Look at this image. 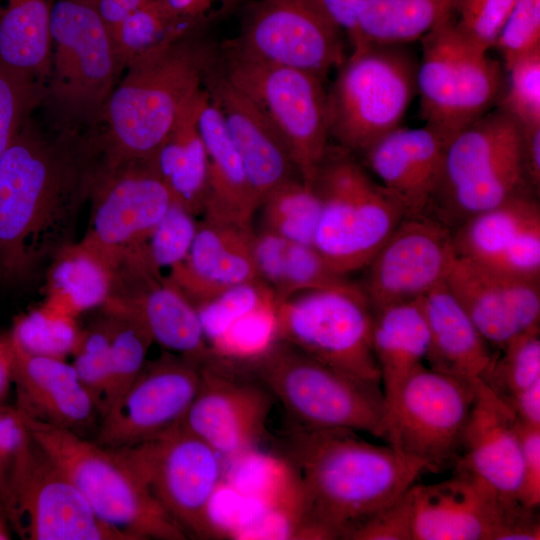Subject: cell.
<instances>
[{
  "label": "cell",
  "instance_id": "ac0fdd59",
  "mask_svg": "<svg viewBox=\"0 0 540 540\" xmlns=\"http://www.w3.org/2000/svg\"><path fill=\"white\" fill-rule=\"evenodd\" d=\"M343 32L318 0H257L246 7L239 35L227 42L246 56L325 82L347 58Z\"/></svg>",
  "mask_w": 540,
  "mask_h": 540
},
{
  "label": "cell",
  "instance_id": "ee69618b",
  "mask_svg": "<svg viewBox=\"0 0 540 540\" xmlns=\"http://www.w3.org/2000/svg\"><path fill=\"white\" fill-rule=\"evenodd\" d=\"M274 302H278L274 292L256 278L195 306L208 346L239 317Z\"/></svg>",
  "mask_w": 540,
  "mask_h": 540
},
{
  "label": "cell",
  "instance_id": "ba28073f",
  "mask_svg": "<svg viewBox=\"0 0 540 540\" xmlns=\"http://www.w3.org/2000/svg\"><path fill=\"white\" fill-rule=\"evenodd\" d=\"M50 66L40 102L55 129L93 127L122 68L110 31L88 0H56L50 25Z\"/></svg>",
  "mask_w": 540,
  "mask_h": 540
},
{
  "label": "cell",
  "instance_id": "681fc988",
  "mask_svg": "<svg viewBox=\"0 0 540 540\" xmlns=\"http://www.w3.org/2000/svg\"><path fill=\"white\" fill-rule=\"evenodd\" d=\"M40 101L39 90L0 64V158Z\"/></svg>",
  "mask_w": 540,
  "mask_h": 540
},
{
  "label": "cell",
  "instance_id": "6da1fadb",
  "mask_svg": "<svg viewBox=\"0 0 540 540\" xmlns=\"http://www.w3.org/2000/svg\"><path fill=\"white\" fill-rule=\"evenodd\" d=\"M99 154L87 138L28 119L0 158V283L20 286L75 241Z\"/></svg>",
  "mask_w": 540,
  "mask_h": 540
},
{
  "label": "cell",
  "instance_id": "e0dca14e",
  "mask_svg": "<svg viewBox=\"0 0 540 540\" xmlns=\"http://www.w3.org/2000/svg\"><path fill=\"white\" fill-rule=\"evenodd\" d=\"M413 540H538L536 510L500 498L466 470L414 484Z\"/></svg>",
  "mask_w": 540,
  "mask_h": 540
},
{
  "label": "cell",
  "instance_id": "bcb514c9",
  "mask_svg": "<svg viewBox=\"0 0 540 540\" xmlns=\"http://www.w3.org/2000/svg\"><path fill=\"white\" fill-rule=\"evenodd\" d=\"M509 82L496 107L522 129L540 126V49L516 60L507 70Z\"/></svg>",
  "mask_w": 540,
  "mask_h": 540
},
{
  "label": "cell",
  "instance_id": "44dd1931",
  "mask_svg": "<svg viewBox=\"0 0 540 540\" xmlns=\"http://www.w3.org/2000/svg\"><path fill=\"white\" fill-rule=\"evenodd\" d=\"M200 364L170 351L146 361L123 397L101 419L95 441L119 449L180 422L200 386Z\"/></svg>",
  "mask_w": 540,
  "mask_h": 540
},
{
  "label": "cell",
  "instance_id": "30bf717a",
  "mask_svg": "<svg viewBox=\"0 0 540 540\" xmlns=\"http://www.w3.org/2000/svg\"><path fill=\"white\" fill-rule=\"evenodd\" d=\"M115 450L188 539L225 535L211 512L223 460L182 420L146 441Z\"/></svg>",
  "mask_w": 540,
  "mask_h": 540
},
{
  "label": "cell",
  "instance_id": "4fadbf2b",
  "mask_svg": "<svg viewBox=\"0 0 540 540\" xmlns=\"http://www.w3.org/2000/svg\"><path fill=\"white\" fill-rule=\"evenodd\" d=\"M220 62L231 83L278 129L301 179L311 185L329 146L324 81L299 69L246 56L227 41L220 44Z\"/></svg>",
  "mask_w": 540,
  "mask_h": 540
},
{
  "label": "cell",
  "instance_id": "7bdbcfd3",
  "mask_svg": "<svg viewBox=\"0 0 540 540\" xmlns=\"http://www.w3.org/2000/svg\"><path fill=\"white\" fill-rule=\"evenodd\" d=\"M198 223L195 215L174 200L139 251L145 264L157 274L180 264L189 253Z\"/></svg>",
  "mask_w": 540,
  "mask_h": 540
},
{
  "label": "cell",
  "instance_id": "d590c367",
  "mask_svg": "<svg viewBox=\"0 0 540 540\" xmlns=\"http://www.w3.org/2000/svg\"><path fill=\"white\" fill-rule=\"evenodd\" d=\"M453 0H361L352 50L364 45H407L450 18Z\"/></svg>",
  "mask_w": 540,
  "mask_h": 540
},
{
  "label": "cell",
  "instance_id": "f546056e",
  "mask_svg": "<svg viewBox=\"0 0 540 540\" xmlns=\"http://www.w3.org/2000/svg\"><path fill=\"white\" fill-rule=\"evenodd\" d=\"M198 124L208 155L207 194L202 215L223 222L252 224L259 198L222 114L205 89Z\"/></svg>",
  "mask_w": 540,
  "mask_h": 540
},
{
  "label": "cell",
  "instance_id": "7c38bea8",
  "mask_svg": "<svg viewBox=\"0 0 540 540\" xmlns=\"http://www.w3.org/2000/svg\"><path fill=\"white\" fill-rule=\"evenodd\" d=\"M277 340L353 377L380 385L373 309L360 285L312 289L278 302Z\"/></svg>",
  "mask_w": 540,
  "mask_h": 540
},
{
  "label": "cell",
  "instance_id": "f5cc1de1",
  "mask_svg": "<svg viewBox=\"0 0 540 540\" xmlns=\"http://www.w3.org/2000/svg\"><path fill=\"white\" fill-rule=\"evenodd\" d=\"M522 453V479L519 502L529 509L540 505V427L516 421Z\"/></svg>",
  "mask_w": 540,
  "mask_h": 540
},
{
  "label": "cell",
  "instance_id": "9c48e42d",
  "mask_svg": "<svg viewBox=\"0 0 540 540\" xmlns=\"http://www.w3.org/2000/svg\"><path fill=\"white\" fill-rule=\"evenodd\" d=\"M418 60L406 45L352 50L327 91L329 136L354 155L400 126L417 94Z\"/></svg>",
  "mask_w": 540,
  "mask_h": 540
},
{
  "label": "cell",
  "instance_id": "cb8c5ba5",
  "mask_svg": "<svg viewBox=\"0 0 540 540\" xmlns=\"http://www.w3.org/2000/svg\"><path fill=\"white\" fill-rule=\"evenodd\" d=\"M202 86L222 114L259 203L276 186L301 178L284 138L263 110L231 83L220 54Z\"/></svg>",
  "mask_w": 540,
  "mask_h": 540
},
{
  "label": "cell",
  "instance_id": "94428289",
  "mask_svg": "<svg viewBox=\"0 0 540 540\" xmlns=\"http://www.w3.org/2000/svg\"><path fill=\"white\" fill-rule=\"evenodd\" d=\"M10 525L7 521L6 515L0 506V540L11 539Z\"/></svg>",
  "mask_w": 540,
  "mask_h": 540
},
{
  "label": "cell",
  "instance_id": "83f0119b",
  "mask_svg": "<svg viewBox=\"0 0 540 540\" xmlns=\"http://www.w3.org/2000/svg\"><path fill=\"white\" fill-rule=\"evenodd\" d=\"M446 142L434 130L399 126L363 154L377 181L404 207L407 216L425 214L439 180Z\"/></svg>",
  "mask_w": 540,
  "mask_h": 540
},
{
  "label": "cell",
  "instance_id": "484cf974",
  "mask_svg": "<svg viewBox=\"0 0 540 540\" xmlns=\"http://www.w3.org/2000/svg\"><path fill=\"white\" fill-rule=\"evenodd\" d=\"M455 466L469 472L500 498L519 502L522 453L516 419L482 381L475 386L462 453Z\"/></svg>",
  "mask_w": 540,
  "mask_h": 540
},
{
  "label": "cell",
  "instance_id": "6f0895ef",
  "mask_svg": "<svg viewBox=\"0 0 540 540\" xmlns=\"http://www.w3.org/2000/svg\"><path fill=\"white\" fill-rule=\"evenodd\" d=\"M97 10L109 31L147 0H88Z\"/></svg>",
  "mask_w": 540,
  "mask_h": 540
},
{
  "label": "cell",
  "instance_id": "5bb4252c",
  "mask_svg": "<svg viewBox=\"0 0 540 540\" xmlns=\"http://www.w3.org/2000/svg\"><path fill=\"white\" fill-rule=\"evenodd\" d=\"M475 386L420 366L388 408L380 438L421 461L427 471L456 463L462 453Z\"/></svg>",
  "mask_w": 540,
  "mask_h": 540
},
{
  "label": "cell",
  "instance_id": "8992f818",
  "mask_svg": "<svg viewBox=\"0 0 540 540\" xmlns=\"http://www.w3.org/2000/svg\"><path fill=\"white\" fill-rule=\"evenodd\" d=\"M20 415L32 438L101 520L133 540L188 539L115 449Z\"/></svg>",
  "mask_w": 540,
  "mask_h": 540
},
{
  "label": "cell",
  "instance_id": "7dc6e473",
  "mask_svg": "<svg viewBox=\"0 0 540 540\" xmlns=\"http://www.w3.org/2000/svg\"><path fill=\"white\" fill-rule=\"evenodd\" d=\"M516 0H453L450 21L471 44L488 52Z\"/></svg>",
  "mask_w": 540,
  "mask_h": 540
},
{
  "label": "cell",
  "instance_id": "8fae6325",
  "mask_svg": "<svg viewBox=\"0 0 540 540\" xmlns=\"http://www.w3.org/2000/svg\"><path fill=\"white\" fill-rule=\"evenodd\" d=\"M420 41V115L448 143L497 105L504 90L503 70L488 52L466 40L450 18Z\"/></svg>",
  "mask_w": 540,
  "mask_h": 540
},
{
  "label": "cell",
  "instance_id": "4316f807",
  "mask_svg": "<svg viewBox=\"0 0 540 540\" xmlns=\"http://www.w3.org/2000/svg\"><path fill=\"white\" fill-rule=\"evenodd\" d=\"M252 224L204 218L186 258L169 270L172 281L195 305L257 278Z\"/></svg>",
  "mask_w": 540,
  "mask_h": 540
},
{
  "label": "cell",
  "instance_id": "d4e9b609",
  "mask_svg": "<svg viewBox=\"0 0 540 540\" xmlns=\"http://www.w3.org/2000/svg\"><path fill=\"white\" fill-rule=\"evenodd\" d=\"M10 346L18 412L84 436L101 417L73 365L64 359L24 352L11 342Z\"/></svg>",
  "mask_w": 540,
  "mask_h": 540
},
{
  "label": "cell",
  "instance_id": "c3c4849f",
  "mask_svg": "<svg viewBox=\"0 0 540 540\" xmlns=\"http://www.w3.org/2000/svg\"><path fill=\"white\" fill-rule=\"evenodd\" d=\"M506 71L519 58L540 49V0H516L495 43Z\"/></svg>",
  "mask_w": 540,
  "mask_h": 540
},
{
  "label": "cell",
  "instance_id": "e575fe53",
  "mask_svg": "<svg viewBox=\"0 0 540 540\" xmlns=\"http://www.w3.org/2000/svg\"><path fill=\"white\" fill-rule=\"evenodd\" d=\"M116 273L117 267L101 252L82 239L75 240L48 265L44 300L78 318L108 302Z\"/></svg>",
  "mask_w": 540,
  "mask_h": 540
},
{
  "label": "cell",
  "instance_id": "52a82bcc",
  "mask_svg": "<svg viewBox=\"0 0 540 540\" xmlns=\"http://www.w3.org/2000/svg\"><path fill=\"white\" fill-rule=\"evenodd\" d=\"M311 185L321 203L314 246L342 274L364 269L407 217L401 203L338 145L328 146Z\"/></svg>",
  "mask_w": 540,
  "mask_h": 540
},
{
  "label": "cell",
  "instance_id": "816d5d0a",
  "mask_svg": "<svg viewBox=\"0 0 540 540\" xmlns=\"http://www.w3.org/2000/svg\"><path fill=\"white\" fill-rule=\"evenodd\" d=\"M28 434L18 410L0 406V505L7 496L14 467Z\"/></svg>",
  "mask_w": 540,
  "mask_h": 540
},
{
  "label": "cell",
  "instance_id": "836d02e7",
  "mask_svg": "<svg viewBox=\"0 0 540 540\" xmlns=\"http://www.w3.org/2000/svg\"><path fill=\"white\" fill-rule=\"evenodd\" d=\"M56 0H0V64L40 91L51 51L50 25Z\"/></svg>",
  "mask_w": 540,
  "mask_h": 540
},
{
  "label": "cell",
  "instance_id": "277c9868",
  "mask_svg": "<svg viewBox=\"0 0 540 540\" xmlns=\"http://www.w3.org/2000/svg\"><path fill=\"white\" fill-rule=\"evenodd\" d=\"M525 192L536 193L523 166L522 128L496 107L446 144L425 214L452 231L468 218Z\"/></svg>",
  "mask_w": 540,
  "mask_h": 540
},
{
  "label": "cell",
  "instance_id": "74e56055",
  "mask_svg": "<svg viewBox=\"0 0 540 540\" xmlns=\"http://www.w3.org/2000/svg\"><path fill=\"white\" fill-rule=\"evenodd\" d=\"M257 210H260V228L289 241L314 245L321 203L313 186L301 178L270 190Z\"/></svg>",
  "mask_w": 540,
  "mask_h": 540
},
{
  "label": "cell",
  "instance_id": "f35d334b",
  "mask_svg": "<svg viewBox=\"0 0 540 540\" xmlns=\"http://www.w3.org/2000/svg\"><path fill=\"white\" fill-rule=\"evenodd\" d=\"M83 330L76 317L44 300L14 320L8 339L24 352L66 360L79 346Z\"/></svg>",
  "mask_w": 540,
  "mask_h": 540
},
{
  "label": "cell",
  "instance_id": "db71d44e",
  "mask_svg": "<svg viewBox=\"0 0 540 540\" xmlns=\"http://www.w3.org/2000/svg\"><path fill=\"white\" fill-rule=\"evenodd\" d=\"M501 401L509 408L516 421L540 427V381Z\"/></svg>",
  "mask_w": 540,
  "mask_h": 540
},
{
  "label": "cell",
  "instance_id": "d6a6232c",
  "mask_svg": "<svg viewBox=\"0 0 540 540\" xmlns=\"http://www.w3.org/2000/svg\"><path fill=\"white\" fill-rule=\"evenodd\" d=\"M252 254L257 278L274 292L278 302L298 292L353 283L314 245L289 241L262 228L254 230Z\"/></svg>",
  "mask_w": 540,
  "mask_h": 540
},
{
  "label": "cell",
  "instance_id": "d6986e66",
  "mask_svg": "<svg viewBox=\"0 0 540 540\" xmlns=\"http://www.w3.org/2000/svg\"><path fill=\"white\" fill-rule=\"evenodd\" d=\"M200 369V386L182 423L223 462L238 460L267 435V420L276 400L233 359L213 353Z\"/></svg>",
  "mask_w": 540,
  "mask_h": 540
},
{
  "label": "cell",
  "instance_id": "2e32d148",
  "mask_svg": "<svg viewBox=\"0 0 540 540\" xmlns=\"http://www.w3.org/2000/svg\"><path fill=\"white\" fill-rule=\"evenodd\" d=\"M174 198L151 159L99 158L89 194V221L81 238L118 269L141 248Z\"/></svg>",
  "mask_w": 540,
  "mask_h": 540
},
{
  "label": "cell",
  "instance_id": "9a60e30c",
  "mask_svg": "<svg viewBox=\"0 0 540 540\" xmlns=\"http://www.w3.org/2000/svg\"><path fill=\"white\" fill-rule=\"evenodd\" d=\"M0 506L26 540H133L96 515L30 433Z\"/></svg>",
  "mask_w": 540,
  "mask_h": 540
},
{
  "label": "cell",
  "instance_id": "b9f144b4",
  "mask_svg": "<svg viewBox=\"0 0 540 540\" xmlns=\"http://www.w3.org/2000/svg\"><path fill=\"white\" fill-rule=\"evenodd\" d=\"M481 381L501 400L540 381V326L500 348Z\"/></svg>",
  "mask_w": 540,
  "mask_h": 540
},
{
  "label": "cell",
  "instance_id": "ffe728a7",
  "mask_svg": "<svg viewBox=\"0 0 540 540\" xmlns=\"http://www.w3.org/2000/svg\"><path fill=\"white\" fill-rule=\"evenodd\" d=\"M455 257L450 229L426 214L407 216L364 268L360 287L373 312L417 300L445 282Z\"/></svg>",
  "mask_w": 540,
  "mask_h": 540
},
{
  "label": "cell",
  "instance_id": "8d00e7d4",
  "mask_svg": "<svg viewBox=\"0 0 540 540\" xmlns=\"http://www.w3.org/2000/svg\"><path fill=\"white\" fill-rule=\"evenodd\" d=\"M540 221L538 195L525 192L478 213L452 232L457 256L493 267L521 233Z\"/></svg>",
  "mask_w": 540,
  "mask_h": 540
},
{
  "label": "cell",
  "instance_id": "603a6c76",
  "mask_svg": "<svg viewBox=\"0 0 540 540\" xmlns=\"http://www.w3.org/2000/svg\"><path fill=\"white\" fill-rule=\"evenodd\" d=\"M101 310L133 317L153 342L198 364L212 355L195 305L167 276L120 268Z\"/></svg>",
  "mask_w": 540,
  "mask_h": 540
},
{
  "label": "cell",
  "instance_id": "ab89813d",
  "mask_svg": "<svg viewBox=\"0 0 540 540\" xmlns=\"http://www.w3.org/2000/svg\"><path fill=\"white\" fill-rule=\"evenodd\" d=\"M194 30L177 21L160 0H147L110 34L123 71L135 58Z\"/></svg>",
  "mask_w": 540,
  "mask_h": 540
},
{
  "label": "cell",
  "instance_id": "5b68a950",
  "mask_svg": "<svg viewBox=\"0 0 540 540\" xmlns=\"http://www.w3.org/2000/svg\"><path fill=\"white\" fill-rule=\"evenodd\" d=\"M235 361L271 392L292 423L380 438L387 403L379 384L331 368L281 340Z\"/></svg>",
  "mask_w": 540,
  "mask_h": 540
},
{
  "label": "cell",
  "instance_id": "60d3db41",
  "mask_svg": "<svg viewBox=\"0 0 540 540\" xmlns=\"http://www.w3.org/2000/svg\"><path fill=\"white\" fill-rule=\"evenodd\" d=\"M110 328V382L101 418L117 404L142 371L153 343L145 328L133 317L102 310Z\"/></svg>",
  "mask_w": 540,
  "mask_h": 540
},
{
  "label": "cell",
  "instance_id": "f1b7e54d",
  "mask_svg": "<svg viewBox=\"0 0 540 540\" xmlns=\"http://www.w3.org/2000/svg\"><path fill=\"white\" fill-rule=\"evenodd\" d=\"M429 345L425 361L430 368L476 385L489 369L494 352L446 283L421 298Z\"/></svg>",
  "mask_w": 540,
  "mask_h": 540
},
{
  "label": "cell",
  "instance_id": "11a10c76",
  "mask_svg": "<svg viewBox=\"0 0 540 540\" xmlns=\"http://www.w3.org/2000/svg\"><path fill=\"white\" fill-rule=\"evenodd\" d=\"M522 160L526 177L533 190L540 188V126L522 129Z\"/></svg>",
  "mask_w": 540,
  "mask_h": 540
},
{
  "label": "cell",
  "instance_id": "f6af8a7d",
  "mask_svg": "<svg viewBox=\"0 0 540 540\" xmlns=\"http://www.w3.org/2000/svg\"><path fill=\"white\" fill-rule=\"evenodd\" d=\"M83 330L71 363L86 390L103 414L110 382V328L106 315ZM101 419V418H100Z\"/></svg>",
  "mask_w": 540,
  "mask_h": 540
},
{
  "label": "cell",
  "instance_id": "f907efd6",
  "mask_svg": "<svg viewBox=\"0 0 540 540\" xmlns=\"http://www.w3.org/2000/svg\"><path fill=\"white\" fill-rule=\"evenodd\" d=\"M350 540H413L412 486L359 525Z\"/></svg>",
  "mask_w": 540,
  "mask_h": 540
},
{
  "label": "cell",
  "instance_id": "91938a15",
  "mask_svg": "<svg viewBox=\"0 0 540 540\" xmlns=\"http://www.w3.org/2000/svg\"><path fill=\"white\" fill-rule=\"evenodd\" d=\"M213 4L222 16L233 11L243 0H207Z\"/></svg>",
  "mask_w": 540,
  "mask_h": 540
},
{
  "label": "cell",
  "instance_id": "1f68e13d",
  "mask_svg": "<svg viewBox=\"0 0 540 540\" xmlns=\"http://www.w3.org/2000/svg\"><path fill=\"white\" fill-rule=\"evenodd\" d=\"M203 94L202 86L186 102L151 158L174 200L195 216L203 213L208 182V155L198 124Z\"/></svg>",
  "mask_w": 540,
  "mask_h": 540
},
{
  "label": "cell",
  "instance_id": "680465c9",
  "mask_svg": "<svg viewBox=\"0 0 540 540\" xmlns=\"http://www.w3.org/2000/svg\"><path fill=\"white\" fill-rule=\"evenodd\" d=\"M12 350L8 337L0 335V400L12 384Z\"/></svg>",
  "mask_w": 540,
  "mask_h": 540
},
{
  "label": "cell",
  "instance_id": "4dcf8cb0",
  "mask_svg": "<svg viewBox=\"0 0 540 540\" xmlns=\"http://www.w3.org/2000/svg\"><path fill=\"white\" fill-rule=\"evenodd\" d=\"M428 345V327L419 299L374 311L372 350L387 410L406 380L423 365Z\"/></svg>",
  "mask_w": 540,
  "mask_h": 540
},
{
  "label": "cell",
  "instance_id": "7a4b0ae2",
  "mask_svg": "<svg viewBox=\"0 0 540 540\" xmlns=\"http://www.w3.org/2000/svg\"><path fill=\"white\" fill-rule=\"evenodd\" d=\"M277 440L281 456L296 471L299 538L349 539L427 471L421 461L348 429L291 422Z\"/></svg>",
  "mask_w": 540,
  "mask_h": 540
},
{
  "label": "cell",
  "instance_id": "7402d4cb",
  "mask_svg": "<svg viewBox=\"0 0 540 540\" xmlns=\"http://www.w3.org/2000/svg\"><path fill=\"white\" fill-rule=\"evenodd\" d=\"M445 283L494 348L539 326L540 280L512 276L456 255Z\"/></svg>",
  "mask_w": 540,
  "mask_h": 540
},
{
  "label": "cell",
  "instance_id": "9f6ffc18",
  "mask_svg": "<svg viewBox=\"0 0 540 540\" xmlns=\"http://www.w3.org/2000/svg\"><path fill=\"white\" fill-rule=\"evenodd\" d=\"M351 44L356 36V12L361 0H318Z\"/></svg>",
  "mask_w": 540,
  "mask_h": 540
},
{
  "label": "cell",
  "instance_id": "3957f363",
  "mask_svg": "<svg viewBox=\"0 0 540 540\" xmlns=\"http://www.w3.org/2000/svg\"><path fill=\"white\" fill-rule=\"evenodd\" d=\"M198 29L126 65L89 137L107 161L151 159L186 102L202 88L220 44Z\"/></svg>",
  "mask_w": 540,
  "mask_h": 540
}]
</instances>
